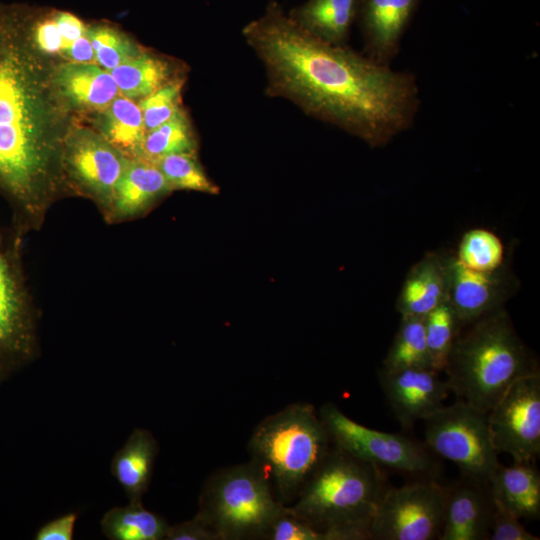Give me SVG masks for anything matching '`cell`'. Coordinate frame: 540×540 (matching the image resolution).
Listing matches in <instances>:
<instances>
[{
	"label": "cell",
	"mask_w": 540,
	"mask_h": 540,
	"mask_svg": "<svg viewBox=\"0 0 540 540\" xmlns=\"http://www.w3.org/2000/svg\"><path fill=\"white\" fill-rule=\"evenodd\" d=\"M425 445L456 464L463 476L489 482L499 467L487 413L463 400L442 406L424 420Z\"/></svg>",
	"instance_id": "obj_8"
},
{
	"label": "cell",
	"mask_w": 540,
	"mask_h": 540,
	"mask_svg": "<svg viewBox=\"0 0 540 540\" xmlns=\"http://www.w3.org/2000/svg\"><path fill=\"white\" fill-rule=\"evenodd\" d=\"M37 46L45 52L62 51L63 39L54 20H47L37 25L35 31Z\"/></svg>",
	"instance_id": "obj_37"
},
{
	"label": "cell",
	"mask_w": 540,
	"mask_h": 540,
	"mask_svg": "<svg viewBox=\"0 0 540 540\" xmlns=\"http://www.w3.org/2000/svg\"><path fill=\"white\" fill-rule=\"evenodd\" d=\"M103 136L130 158L137 156L146 134L138 104L126 97H116L106 108Z\"/></svg>",
	"instance_id": "obj_25"
},
{
	"label": "cell",
	"mask_w": 540,
	"mask_h": 540,
	"mask_svg": "<svg viewBox=\"0 0 540 540\" xmlns=\"http://www.w3.org/2000/svg\"><path fill=\"white\" fill-rule=\"evenodd\" d=\"M4 45H5V43H1V42H0V52L2 51Z\"/></svg>",
	"instance_id": "obj_40"
},
{
	"label": "cell",
	"mask_w": 540,
	"mask_h": 540,
	"mask_svg": "<svg viewBox=\"0 0 540 540\" xmlns=\"http://www.w3.org/2000/svg\"><path fill=\"white\" fill-rule=\"evenodd\" d=\"M517 285L506 264L493 272H480L462 266L449 254L448 301L461 328L503 308Z\"/></svg>",
	"instance_id": "obj_13"
},
{
	"label": "cell",
	"mask_w": 540,
	"mask_h": 540,
	"mask_svg": "<svg viewBox=\"0 0 540 540\" xmlns=\"http://www.w3.org/2000/svg\"><path fill=\"white\" fill-rule=\"evenodd\" d=\"M166 540H217L214 532L198 517L169 526Z\"/></svg>",
	"instance_id": "obj_36"
},
{
	"label": "cell",
	"mask_w": 540,
	"mask_h": 540,
	"mask_svg": "<svg viewBox=\"0 0 540 540\" xmlns=\"http://www.w3.org/2000/svg\"><path fill=\"white\" fill-rule=\"evenodd\" d=\"M159 445L153 434L135 428L114 454L111 473L129 502H141L149 489Z\"/></svg>",
	"instance_id": "obj_19"
},
{
	"label": "cell",
	"mask_w": 540,
	"mask_h": 540,
	"mask_svg": "<svg viewBox=\"0 0 540 540\" xmlns=\"http://www.w3.org/2000/svg\"><path fill=\"white\" fill-rule=\"evenodd\" d=\"M418 2L419 0H361L358 15L369 58L389 66L399 51L400 40Z\"/></svg>",
	"instance_id": "obj_17"
},
{
	"label": "cell",
	"mask_w": 540,
	"mask_h": 540,
	"mask_svg": "<svg viewBox=\"0 0 540 540\" xmlns=\"http://www.w3.org/2000/svg\"><path fill=\"white\" fill-rule=\"evenodd\" d=\"M454 258L462 266L480 272H493L506 264L502 240L484 228H473L465 232Z\"/></svg>",
	"instance_id": "obj_28"
},
{
	"label": "cell",
	"mask_w": 540,
	"mask_h": 540,
	"mask_svg": "<svg viewBox=\"0 0 540 540\" xmlns=\"http://www.w3.org/2000/svg\"><path fill=\"white\" fill-rule=\"evenodd\" d=\"M153 162L174 190L218 194L219 187L206 175L194 153H176Z\"/></svg>",
	"instance_id": "obj_30"
},
{
	"label": "cell",
	"mask_w": 540,
	"mask_h": 540,
	"mask_svg": "<svg viewBox=\"0 0 540 540\" xmlns=\"http://www.w3.org/2000/svg\"><path fill=\"white\" fill-rule=\"evenodd\" d=\"M449 254L426 253L408 271L396 308L401 317L424 318L448 299Z\"/></svg>",
	"instance_id": "obj_18"
},
{
	"label": "cell",
	"mask_w": 540,
	"mask_h": 540,
	"mask_svg": "<svg viewBox=\"0 0 540 540\" xmlns=\"http://www.w3.org/2000/svg\"><path fill=\"white\" fill-rule=\"evenodd\" d=\"M54 21L63 39L62 51L87 32L82 21L70 13H60Z\"/></svg>",
	"instance_id": "obj_38"
},
{
	"label": "cell",
	"mask_w": 540,
	"mask_h": 540,
	"mask_svg": "<svg viewBox=\"0 0 540 540\" xmlns=\"http://www.w3.org/2000/svg\"><path fill=\"white\" fill-rule=\"evenodd\" d=\"M264 470L254 461L215 471L205 481L195 515L217 540L265 538L283 510Z\"/></svg>",
	"instance_id": "obj_6"
},
{
	"label": "cell",
	"mask_w": 540,
	"mask_h": 540,
	"mask_svg": "<svg viewBox=\"0 0 540 540\" xmlns=\"http://www.w3.org/2000/svg\"><path fill=\"white\" fill-rule=\"evenodd\" d=\"M318 414L334 446L352 456L416 479L438 476L439 465L425 443L365 427L331 402L323 404Z\"/></svg>",
	"instance_id": "obj_9"
},
{
	"label": "cell",
	"mask_w": 540,
	"mask_h": 540,
	"mask_svg": "<svg viewBox=\"0 0 540 540\" xmlns=\"http://www.w3.org/2000/svg\"><path fill=\"white\" fill-rule=\"evenodd\" d=\"M264 540H327V538L284 506L270 524Z\"/></svg>",
	"instance_id": "obj_33"
},
{
	"label": "cell",
	"mask_w": 540,
	"mask_h": 540,
	"mask_svg": "<svg viewBox=\"0 0 540 540\" xmlns=\"http://www.w3.org/2000/svg\"><path fill=\"white\" fill-rule=\"evenodd\" d=\"M56 82L67 99L85 109H106L119 94L110 72L92 63L62 65Z\"/></svg>",
	"instance_id": "obj_22"
},
{
	"label": "cell",
	"mask_w": 540,
	"mask_h": 540,
	"mask_svg": "<svg viewBox=\"0 0 540 540\" xmlns=\"http://www.w3.org/2000/svg\"><path fill=\"white\" fill-rule=\"evenodd\" d=\"M536 370L501 308L461 328L444 371L459 400L488 413L516 380Z\"/></svg>",
	"instance_id": "obj_4"
},
{
	"label": "cell",
	"mask_w": 540,
	"mask_h": 540,
	"mask_svg": "<svg viewBox=\"0 0 540 540\" xmlns=\"http://www.w3.org/2000/svg\"><path fill=\"white\" fill-rule=\"evenodd\" d=\"M360 4L361 0H307L288 15L313 36L345 45Z\"/></svg>",
	"instance_id": "obj_21"
},
{
	"label": "cell",
	"mask_w": 540,
	"mask_h": 540,
	"mask_svg": "<svg viewBox=\"0 0 540 540\" xmlns=\"http://www.w3.org/2000/svg\"><path fill=\"white\" fill-rule=\"evenodd\" d=\"M70 59L78 63H90L95 60V54L91 42L85 35L74 41L63 51Z\"/></svg>",
	"instance_id": "obj_39"
},
{
	"label": "cell",
	"mask_w": 540,
	"mask_h": 540,
	"mask_svg": "<svg viewBox=\"0 0 540 540\" xmlns=\"http://www.w3.org/2000/svg\"><path fill=\"white\" fill-rule=\"evenodd\" d=\"M26 235L0 223V383L40 354L39 312L24 265Z\"/></svg>",
	"instance_id": "obj_7"
},
{
	"label": "cell",
	"mask_w": 540,
	"mask_h": 540,
	"mask_svg": "<svg viewBox=\"0 0 540 540\" xmlns=\"http://www.w3.org/2000/svg\"><path fill=\"white\" fill-rule=\"evenodd\" d=\"M424 325L431 366L434 370L442 372L446 368L451 349L461 330L448 299L424 317Z\"/></svg>",
	"instance_id": "obj_29"
},
{
	"label": "cell",
	"mask_w": 540,
	"mask_h": 540,
	"mask_svg": "<svg viewBox=\"0 0 540 540\" xmlns=\"http://www.w3.org/2000/svg\"><path fill=\"white\" fill-rule=\"evenodd\" d=\"M87 36L93 47L95 60L108 71L140 54L131 42L113 29H93L87 32Z\"/></svg>",
	"instance_id": "obj_31"
},
{
	"label": "cell",
	"mask_w": 540,
	"mask_h": 540,
	"mask_svg": "<svg viewBox=\"0 0 540 540\" xmlns=\"http://www.w3.org/2000/svg\"><path fill=\"white\" fill-rule=\"evenodd\" d=\"M77 513L70 512L59 516L43 526L35 534L36 540H71L74 536Z\"/></svg>",
	"instance_id": "obj_35"
},
{
	"label": "cell",
	"mask_w": 540,
	"mask_h": 540,
	"mask_svg": "<svg viewBox=\"0 0 540 540\" xmlns=\"http://www.w3.org/2000/svg\"><path fill=\"white\" fill-rule=\"evenodd\" d=\"M493 445L515 463L540 453V372L516 380L487 413Z\"/></svg>",
	"instance_id": "obj_12"
},
{
	"label": "cell",
	"mask_w": 540,
	"mask_h": 540,
	"mask_svg": "<svg viewBox=\"0 0 540 540\" xmlns=\"http://www.w3.org/2000/svg\"><path fill=\"white\" fill-rule=\"evenodd\" d=\"M176 153L197 154V142L182 109L163 124L146 132L136 158L154 161Z\"/></svg>",
	"instance_id": "obj_27"
},
{
	"label": "cell",
	"mask_w": 540,
	"mask_h": 540,
	"mask_svg": "<svg viewBox=\"0 0 540 540\" xmlns=\"http://www.w3.org/2000/svg\"><path fill=\"white\" fill-rule=\"evenodd\" d=\"M119 92L129 99H143L175 80L166 60L140 53L109 71Z\"/></svg>",
	"instance_id": "obj_24"
},
{
	"label": "cell",
	"mask_w": 540,
	"mask_h": 540,
	"mask_svg": "<svg viewBox=\"0 0 540 540\" xmlns=\"http://www.w3.org/2000/svg\"><path fill=\"white\" fill-rule=\"evenodd\" d=\"M181 80H173L138 104L146 132L169 120L180 108Z\"/></svg>",
	"instance_id": "obj_32"
},
{
	"label": "cell",
	"mask_w": 540,
	"mask_h": 540,
	"mask_svg": "<svg viewBox=\"0 0 540 540\" xmlns=\"http://www.w3.org/2000/svg\"><path fill=\"white\" fill-rule=\"evenodd\" d=\"M331 442L315 407L297 402L263 419L247 449L250 460L266 473L277 500L288 506L319 467Z\"/></svg>",
	"instance_id": "obj_5"
},
{
	"label": "cell",
	"mask_w": 540,
	"mask_h": 540,
	"mask_svg": "<svg viewBox=\"0 0 540 540\" xmlns=\"http://www.w3.org/2000/svg\"><path fill=\"white\" fill-rule=\"evenodd\" d=\"M494 501L489 482L463 476L447 487L440 540H485L489 538Z\"/></svg>",
	"instance_id": "obj_15"
},
{
	"label": "cell",
	"mask_w": 540,
	"mask_h": 540,
	"mask_svg": "<svg viewBox=\"0 0 540 540\" xmlns=\"http://www.w3.org/2000/svg\"><path fill=\"white\" fill-rule=\"evenodd\" d=\"M242 35L265 68L269 96L292 101L372 148L414 123L420 100L413 74L313 36L275 0Z\"/></svg>",
	"instance_id": "obj_1"
},
{
	"label": "cell",
	"mask_w": 540,
	"mask_h": 540,
	"mask_svg": "<svg viewBox=\"0 0 540 540\" xmlns=\"http://www.w3.org/2000/svg\"><path fill=\"white\" fill-rule=\"evenodd\" d=\"M130 157L103 135L80 130L64 138L62 163L70 189L94 202L102 218Z\"/></svg>",
	"instance_id": "obj_11"
},
{
	"label": "cell",
	"mask_w": 540,
	"mask_h": 540,
	"mask_svg": "<svg viewBox=\"0 0 540 540\" xmlns=\"http://www.w3.org/2000/svg\"><path fill=\"white\" fill-rule=\"evenodd\" d=\"M431 368L381 369L378 379L398 422L406 429L443 406L450 388Z\"/></svg>",
	"instance_id": "obj_14"
},
{
	"label": "cell",
	"mask_w": 540,
	"mask_h": 540,
	"mask_svg": "<svg viewBox=\"0 0 540 540\" xmlns=\"http://www.w3.org/2000/svg\"><path fill=\"white\" fill-rule=\"evenodd\" d=\"M386 488L381 467L334 446L287 508L327 540H366Z\"/></svg>",
	"instance_id": "obj_3"
},
{
	"label": "cell",
	"mask_w": 540,
	"mask_h": 540,
	"mask_svg": "<svg viewBox=\"0 0 540 540\" xmlns=\"http://www.w3.org/2000/svg\"><path fill=\"white\" fill-rule=\"evenodd\" d=\"M172 191L153 162L130 158L103 220L114 225L142 218Z\"/></svg>",
	"instance_id": "obj_16"
},
{
	"label": "cell",
	"mask_w": 540,
	"mask_h": 540,
	"mask_svg": "<svg viewBox=\"0 0 540 540\" xmlns=\"http://www.w3.org/2000/svg\"><path fill=\"white\" fill-rule=\"evenodd\" d=\"M520 519L494 503L489 540H538L528 532Z\"/></svg>",
	"instance_id": "obj_34"
},
{
	"label": "cell",
	"mask_w": 540,
	"mask_h": 540,
	"mask_svg": "<svg viewBox=\"0 0 540 540\" xmlns=\"http://www.w3.org/2000/svg\"><path fill=\"white\" fill-rule=\"evenodd\" d=\"M100 526L110 540H163L169 529L166 519L146 509L142 501L111 508Z\"/></svg>",
	"instance_id": "obj_23"
},
{
	"label": "cell",
	"mask_w": 540,
	"mask_h": 540,
	"mask_svg": "<svg viewBox=\"0 0 540 540\" xmlns=\"http://www.w3.org/2000/svg\"><path fill=\"white\" fill-rule=\"evenodd\" d=\"M446 491L447 487L438 483L436 478L416 479L401 487H387L371 521L370 539H439Z\"/></svg>",
	"instance_id": "obj_10"
},
{
	"label": "cell",
	"mask_w": 540,
	"mask_h": 540,
	"mask_svg": "<svg viewBox=\"0 0 540 540\" xmlns=\"http://www.w3.org/2000/svg\"><path fill=\"white\" fill-rule=\"evenodd\" d=\"M30 57L15 43L0 52V195L11 224L26 236L39 231L50 208L70 190L63 141L49 126L43 90Z\"/></svg>",
	"instance_id": "obj_2"
},
{
	"label": "cell",
	"mask_w": 540,
	"mask_h": 540,
	"mask_svg": "<svg viewBox=\"0 0 540 540\" xmlns=\"http://www.w3.org/2000/svg\"><path fill=\"white\" fill-rule=\"evenodd\" d=\"M489 486L493 501L517 518L540 516V475L531 462L501 464L492 474Z\"/></svg>",
	"instance_id": "obj_20"
},
{
	"label": "cell",
	"mask_w": 540,
	"mask_h": 540,
	"mask_svg": "<svg viewBox=\"0 0 540 540\" xmlns=\"http://www.w3.org/2000/svg\"><path fill=\"white\" fill-rule=\"evenodd\" d=\"M407 368L433 369L426 343L424 318L401 317L399 328L383 360L382 369L386 371Z\"/></svg>",
	"instance_id": "obj_26"
}]
</instances>
